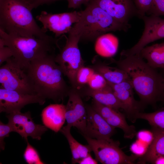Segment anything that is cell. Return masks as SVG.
Listing matches in <instances>:
<instances>
[{"label":"cell","mask_w":164,"mask_h":164,"mask_svg":"<svg viewBox=\"0 0 164 164\" xmlns=\"http://www.w3.org/2000/svg\"><path fill=\"white\" fill-rule=\"evenodd\" d=\"M117 60L111 59L118 67L128 74L140 102L145 106H155L161 101L163 91V78L161 72L145 62L139 54L124 57Z\"/></svg>","instance_id":"cell-1"},{"label":"cell","mask_w":164,"mask_h":164,"mask_svg":"<svg viewBox=\"0 0 164 164\" xmlns=\"http://www.w3.org/2000/svg\"><path fill=\"white\" fill-rule=\"evenodd\" d=\"M50 54L32 61L25 70L36 94L44 98L57 102L68 96L70 89L63 77L64 75Z\"/></svg>","instance_id":"cell-2"},{"label":"cell","mask_w":164,"mask_h":164,"mask_svg":"<svg viewBox=\"0 0 164 164\" xmlns=\"http://www.w3.org/2000/svg\"><path fill=\"white\" fill-rule=\"evenodd\" d=\"M29 0H2L0 2V28L8 34L46 38L48 35L37 24Z\"/></svg>","instance_id":"cell-3"},{"label":"cell","mask_w":164,"mask_h":164,"mask_svg":"<svg viewBox=\"0 0 164 164\" xmlns=\"http://www.w3.org/2000/svg\"><path fill=\"white\" fill-rule=\"evenodd\" d=\"M78 21L70 32L78 35L80 40L93 41L100 36L111 31L126 32L131 25L121 23L97 5L89 2L86 8L80 12Z\"/></svg>","instance_id":"cell-4"},{"label":"cell","mask_w":164,"mask_h":164,"mask_svg":"<svg viewBox=\"0 0 164 164\" xmlns=\"http://www.w3.org/2000/svg\"><path fill=\"white\" fill-rule=\"evenodd\" d=\"M0 37L11 50L12 57L24 71L31 62L54 54L59 39L51 36L46 38L27 37L8 34L0 28Z\"/></svg>","instance_id":"cell-5"},{"label":"cell","mask_w":164,"mask_h":164,"mask_svg":"<svg viewBox=\"0 0 164 164\" xmlns=\"http://www.w3.org/2000/svg\"><path fill=\"white\" fill-rule=\"evenodd\" d=\"M64 46L55 57V60L61 68L74 88H77L76 75L78 70L84 66L78 46L80 40L77 35L69 32Z\"/></svg>","instance_id":"cell-6"},{"label":"cell","mask_w":164,"mask_h":164,"mask_svg":"<svg viewBox=\"0 0 164 164\" xmlns=\"http://www.w3.org/2000/svg\"><path fill=\"white\" fill-rule=\"evenodd\" d=\"M95 155V159L103 164H132L139 156H128L119 148V143L110 138L97 139L84 136Z\"/></svg>","instance_id":"cell-7"},{"label":"cell","mask_w":164,"mask_h":164,"mask_svg":"<svg viewBox=\"0 0 164 164\" xmlns=\"http://www.w3.org/2000/svg\"><path fill=\"white\" fill-rule=\"evenodd\" d=\"M1 87L26 94H37L28 76L12 57L0 68Z\"/></svg>","instance_id":"cell-8"},{"label":"cell","mask_w":164,"mask_h":164,"mask_svg":"<svg viewBox=\"0 0 164 164\" xmlns=\"http://www.w3.org/2000/svg\"><path fill=\"white\" fill-rule=\"evenodd\" d=\"M144 23V29L138 42L133 47L123 50L121 56L126 57L139 54L147 44L164 38V19L154 15H144L141 18Z\"/></svg>","instance_id":"cell-9"},{"label":"cell","mask_w":164,"mask_h":164,"mask_svg":"<svg viewBox=\"0 0 164 164\" xmlns=\"http://www.w3.org/2000/svg\"><path fill=\"white\" fill-rule=\"evenodd\" d=\"M80 15V12L76 11L56 14L42 11L36 19L42 23L45 31L52 32L57 37L68 33L73 24L78 21Z\"/></svg>","instance_id":"cell-10"},{"label":"cell","mask_w":164,"mask_h":164,"mask_svg":"<svg viewBox=\"0 0 164 164\" xmlns=\"http://www.w3.org/2000/svg\"><path fill=\"white\" fill-rule=\"evenodd\" d=\"M46 99L38 94H30L18 91L0 89V112L9 114L21 111L25 106L31 104L43 105Z\"/></svg>","instance_id":"cell-11"},{"label":"cell","mask_w":164,"mask_h":164,"mask_svg":"<svg viewBox=\"0 0 164 164\" xmlns=\"http://www.w3.org/2000/svg\"><path fill=\"white\" fill-rule=\"evenodd\" d=\"M6 117L13 132L19 134L26 141L28 140L29 136L39 140L43 134L48 130L44 125L34 122L29 111L25 113L21 111L15 112L9 114Z\"/></svg>","instance_id":"cell-12"},{"label":"cell","mask_w":164,"mask_h":164,"mask_svg":"<svg viewBox=\"0 0 164 164\" xmlns=\"http://www.w3.org/2000/svg\"><path fill=\"white\" fill-rule=\"evenodd\" d=\"M77 89L73 88L69 92L65 118L67 125L77 128L83 136L86 130L87 112L81 95Z\"/></svg>","instance_id":"cell-13"},{"label":"cell","mask_w":164,"mask_h":164,"mask_svg":"<svg viewBox=\"0 0 164 164\" xmlns=\"http://www.w3.org/2000/svg\"><path fill=\"white\" fill-rule=\"evenodd\" d=\"M118 22L128 24L134 16L140 15L133 0H90Z\"/></svg>","instance_id":"cell-14"},{"label":"cell","mask_w":164,"mask_h":164,"mask_svg":"<svg viewBox=\"0 0 164 164\" xmlns=\"http://www.w3.org/2000/svg\"><path fill=\"white\" fill-rule=\"evenodd\" d=\"M111 87L114 94L121 103L128 118L134 122L136 114L140 112L145 106L134 98L133 88L130 80L118 84L108 82Z\"/></svg>","instance_id":"cell-15"},{"label":"cell","mask_w":164,"mask_h":164,"mask_svg":"<svg viewBox=\"0 0 164 164\" xmlns=\"http://www.w3.org/2000/svg\"><path fill=\"white\" fill-rule=\"evenodd\" d=\"M85 107L87 119L85 134L83 136L97 139L111 138L114 133L115 128L110 126L92 106L86 105Z\"/></svg>","instance_id":"cell-16"},{"label":"cell","mask_w":164,"mask_h":164,"mask_svg":"<svg viewBox=\"0 0 164 164\" xmlns=\"http://www.w3.org/2000/svg\"><path fill=\"white\" fill-rule=\"evenodd\" d=\"M91 106L110 126L114 128L121 129L125 138L132 139L136 135L135 127L129 125L124 114L118 111L103 105L93 99Z\"/></svg>","instance_id":"cell-17"},{"label":"cell","mask_w":164,"mask_h":164,"mask_svg":"<svg viewBox=\"0 0 164 164\" xmlns=\"http://www.w3.org/2000/svg\"><path fill=\"white\" fill-rule=\"evenodd\" d=\"M66 106L63 104H51L44 108L41 117L43 125L56 132L60 131L66 120Z\"/></svg>","instance_id":"cell-18"},{"label":"cell","mask_w":164,"mask_h":164,"mask_svg":"<svg viewBox=\"0 0 164 164\" xmlns=\"http://www.w3.org/2000/svg\"><path fill=\"white\" fill-rule=\"evenodd\" d=\"M153 139L145 153L139 158L138 163H155L159 157L164 156V130L152 127Z\"/></svg>","instance_id":"cell-19"},{"label":"cell","mask_w":164,"mask_h":164,"mask_svg":"<svg viewBox=\"0 0 164 164\" xmlns=\"http://www.w3.org/2000/svg\"><path fill=\"white\" fill-rule=\"evenodd\" d=\"M109 85L103 89L94 90L89 87L83 90L82 95L92 97L93 100L104 105L116 110L123 109L121 103L114 94L111 86Z\"/></svg>","instance_id":"cell-20"},{"label":"cell","mask_w":164,"mask_h":164,"mask_svg":"<svg viewBox=\"0 0 164 164\" xmlns=\"http://www.w3.org/2000/svg\"><path fill=\"white\" fill-rule=\"evenodd\" d=\"M139 54L152 67L164 69V42L145 46Z\"/></svg>","instance_id":"cell-21"},{"label":"cell","mask_w":164,"mask_h":164,"mask_svg":"<svg viewBox=\"0 0 164 164\" xmlns=\"http://www.w3.org/2000/svg\"><path fill=\"white\" fill-rule=\"evenodd\" d=\"M71 127L70 125H67L62 127L60 131L68 141L72 155V163L75 164L90 154L92 151L89 145H83L78 142L73 137L70 133Z\"/></svg>","instance_id":"cell-22"},{"label":"cell","mask_w":164,"mask_h":164,"mask_svg":"<svg viewBox=\"0 0 164 164\" xmlns=\"http://www.w3.org/2000/svg\"><path fill=\"white\" fill-rule=\"evenodd\" d=\"M91 67L110 83L118 84L129 80L127 73L118 67H110L101 62L96 63Z\"/></svg>","instance_id":"cell-23"},{"label":"cell","mask_w":164,"mask_h":164,"mask_svg":"<svg viewBox=\"0 0 164 164\" xmlns=\"http://www.w3.org/2000/svg\"><path fill=\"white\" fill-rule=\"evenodd\" d=\"M118 46L117 38L110 34H105L96 40L95 49L100 56L105 57H111L117 53Z\"/></svg>","instance_id":"cell-24"},{"label":"cell","mask_w":164,"mask_h":164,"mask_svg":"<svg viewBox=\"0 0 164 164\" xmlns=\"http://www.w3.org/2000/svg\"><path fill=\"white\" fill-rule=\"evenodd\" d=\"M138 119L145 120L152 127L164 130V109L150 113L138 112L134 117L135 121Z\"/></svg>","instance_id":"cell-25"},{"label":"cell","mask_w":164,"mask_h":164,"mask_svg":"<svg viewBox=\"0 0 164 164\" xmlns=\"http://www.w3.org/2000/svg\"><path fill=\"white\" fill-rule=\"evenodd\" d=\"M26 141L27 146L23 154L25 161L29 164H44L37 150L29 143L28 140Z\"/></svg>","instance_id":"cell-26"},{"label":"cell","mask_w":164,"mask_h":164,"mask_svg":"<svg viewBox=\"0 0 164 164\" xmlns=\"http://www.w3.org/2000/svg\"><path fill=\"white\" fill-rule=\"evenodd\" d=\"M95 73L91 67L83 66L78 70L76 75V82L78 85L84 86L87 84L92 75Z\"/></svg>","instance_id":"cell-27"},{"label":"cell","mask_w":164,"mask_h":164,"mask_svg":"<svg viewBox=\"0 0 164 164\" xmlns=\"http://www.w3.org/2000/svg\"><path fill=\"white\" fill-rule=\"evenodd\" d=\"M87 84L89 88L94 90L103 89L109 85L103 76L96 72L92 75Z\"/></svg>","instance_id":"cell-28"},{"label":"cell","mask_w":164,"mask_h":164,"mask_svg":"<svg viewBox=\"0 0 164 164\" xmlns=\"http://www.w3.org/2000/svg\"><path fill=\"white\" fill-rule=\"evenodd\" d=\"M147 15L164 16V0H152Z\"/></svg>","instance_id":"cell-29"},{"label":"cell","mask_w":164,"mask_h":164,"mask_svg":"<svg viewBox=\"0 0 164 164\" xmlns=\"http://www.w3.org/2000/svg\"><path fill=\"white\" fill-rule=\"evenodd\" d=\"M140 15V18L147 14L150 9L152 0H133Z\"/></svg>","instance_id":"cell-30"},{"label":"cell","mask_w":164,"mask_h":164,"mask_svg":"<svg viewBox=\"0 0 164 164\" xmlns=\"http://www.w3.org/2000/svg\"><path fill=\"white\" fill-rule=\"evenodd\" d=\"M13 132L12 128L8 123L7 124L0 122V148L2 150H4L5 147L4 138L9 137L10 133Z\"/></svg>","instance_id":"cell-31"},{"label":"cell","mask_w":164,"mask_h":164,"mask_svg":"<svg viewBox=\"0 0 164 164\" xmlns=\"http://www.w3.org/2000/svg\"><path fill=\"white\" fill-rule=\"evenodd\" d=\"M12 56V52L9 47L6 46H0V65Z\"/></svg>","instance_id":"cell-32"},{"label":"cell","mask_w":164,"mask_h":164,"mask_svg":"<svg viewBox=\"0 0 164 164\" xmlns=\"http://www.w3.org/2000/svg\"><path fill=\"white\" fill-rule=\"evenodd\" d=\"M130 149L134 153L140 156L144 155L146 151L145 148L143 145L136 142L131 145Z\"/></svg>","instance_id":"cell-33"},{"label":"cell","mask_w":164,"mask_h":164,"mask_svg":"<svg viewBox=\"0 0 164 164\" xmlns=\"http://www.w3.org/2000/svg\"><path fill=\"white\" fill-rule=\"evenodd\" d=\"M138 137L139 139L142 141L147 142H152L153 139V134L146 131H142L138 134Z\"/></svg>","instance_id":"cell-34"},{"label":"cell","mask_w":164,"mask_h":164,"mask_svg":"<svg viewBox=\"0 0 164 164\" xmlns=\"http://www.w3.org/2000/svg\"><path fill=\"white\" fill-rule=\"evenodd\" d=\"M68 3V7L76 9L79 7L82 4L87 5L90 0H66Z\"/></svg>","instance_id":"cell-35"},{"label":"cell","mask_w":164,"mask_h":164,"mask_svg":"<svg viewBox=\"0 0 164 164\" xmlns=\"http://www.w3.org/2000/svg\"><path fill=\"white\" fill-rule=\"evenodd\" d=\"M80 164H97L98 161L93 159L89 154L86 157L80 160L78 162Z\"/></svg>","instance_id":"cell-36"},{"label":"cell","mask_w":164,"mask_h":164,"mask_svg":"<svg viewBox=\"0 0 164 164\" xmlns=\"http://www.w3.org/2000/svg\"><path fill=\"white\" fill-rule=\"evenodd\" d=\"M58 0H32L31 2L33 9L40 5L49 4Z\"/></svg>","instance_id":"cell-37"},{"label":"cell","mask_w":164,"mask_h":164,"mask_svg":"<svg viewBox=\"0 0 164 164\" xmlns=\"http://www.w3.org/2000/svg\"><path fill=\"white\" fill-rule=\"evenodd\" d=\"M161 73L162 74L163 80H164V82H163V94L161 98V101H162L164 103V69H161Z\"/></svg>","instance_id":"cell-38"},{"label":"cell","mask_w":164,"mask_h":164,"mask_svg":"<svg viewBox=\"0 0 164 164\" xmlns=\"http://www.w3.org/2000/svg\"><path fill=\"white\" fill-rule=\"evenodd\" d=\"M29 0L31 2V1H32V0Z\"/></svg>","instance_id":"cell-39"},{"label":"cell","mask_w":164,"mask_h":164,"mask_svg":"<svg viewBox=\"0 0 164 164\" xmlns=\"http://www.w3.org/2000/svg\"><path fill=\"white\" fill-rule=\"evenodd\" d=\"M2 0H0V2H1Z\"/></svg>","instance_id":"cell-40"}]
</instances>
